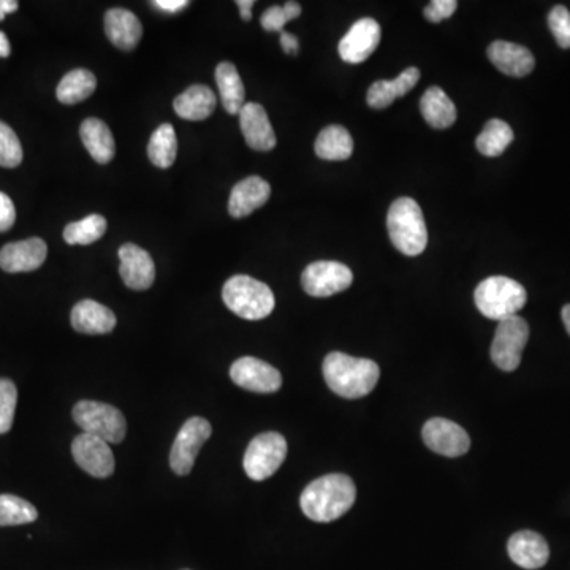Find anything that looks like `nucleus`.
Segmentation results:
<instances>
[{
    "instance_id": "nucleus-40",
    "label": "nucleus",
    "mask_w": 570,
    "mask_h": 570,
    "mask_svg": "<svg viewBox=\"0 0 570 570\" xmlns=\"http://www.w3.org/2000/svg\"><path fill=\"white\" fill-rule=\"evenodd\" d=\"M154 7L159 8L162 12L171 13V15H175V13L181 12L184 8L189 5L187 0H154L152 2Z\"/></svg>"
},
{
    "instance_id": "nucleus-31",
    "label": "nucleus",
    "mask_w": 570,
    "mask_h": 570,
    "mask_svg": "<svg viewBox=\"0 0 570 570\" xmlns=\"http://www.w3.org/2000/svg\"><path fill=\"white\" fill-rule=\"evenodd\" d=\"M178 156V138L171 124H162L152 133L148 145V157L159 168H170Z\"/></svg>"
},
{
    "instance_id": "nucleus-7",
    "label": "nucleus",
    "mask_w": 570,
    "mask_h": 570,
    "mask_svg": "<svg viewBox=\"0 0 570 570\" xmlns=\"http://www.w3.org/2000/svg\"><path fill=\"white\" fill-rule=\"evenodd\" d=\"M287 456V441L279 433H263L247 445L243 466L249 479L255 482L270 479L278 472Z\"/></svg>"
},
{
    "instance_id": "nucleus-28",
    "label": "nucleus",
    "mask_w": 570,
    "mask_h": 570,
    "mask_svg": "<svg viewBox=\"0 0 570 570\" xmlns=\"http://www.w3.org/2000/svg\"><path fill=\"white\" fill-rule=\"evenodd\" d=\"M314 151L323 160H347L354 152V140L346 127L328 126L319 133Z\"/></svg>"
},
{
    "instance_id": "nucleus-18",
    "label": "nucleus",
    "mask_w": 570,
    "mask_h": 570,
    "mask_svg": "<svg viewBox=\"0 0 570 570\" xmlns=\"http://www.w3.org/2000/svg\"><path fill=\"white\" fill-rule=\"evenodd\" d=\"M487 53L491 64L504 75L523 78L536 67V59L532 56L531 51L525 46L517 45V43L498 40V42H493L488 46Z\"/></svg>"
},
{
    "instance_id": "nucleus-30",
    "label": "nucleus",
    "mask_w": 570,
    "mask_h": 570,
    "mask_svg": "<svg viewBox=\"0 0 570 570\" xmlns=\"http://www.w3.org/2000/svg\"><path fill=\"white\" fill-rule=\"evenodd\" d=\"M512 141V127L501 119H491L475 140V146L482 156L499 157L509 148Z\"/></svg>"
},
{
    "instance_id": "nucleus-27",
    "label": "nucleus",
    "mask_w": 570,
    "mask_h": 570,
    "mask_svg": "<svg viewBox=\"0 0 570 570\" xmlns=\"http://www.w3.org/2000/svg\"><path fill=\"white\" fill-rule=\"evenodd\" d=\"M216 81L225 111L230 114H240L246 105V91L235 65L232 62H221L217 65Z\"/></svg>"
},
{
    "instance_id": "nucleus-41",
    "label": "nucleus",
    "mask_w": 570,
    "mask_h": 570,
    "mask_svg": "<svg viewBox=\"0 0 570 570\" xmlns=\"http://www.w3.org/2000/svg\"><path fill=\"white\" fill-rule=\"evenodd\" d=\"M281 45L282 50L287 54H297L298 48H300V45H298V38L295 37V35L290 34V32L285 31L281 32Z\"/></svg>"
},
{
    "instance_id": "nucleus-38",
    "label": "nucleus",
    "mask_w": 570,
    "mask_h": 570,
    "mask_svg": "<svg viewBox=\"0 0 570 570\" xmlns=\"http://www.w3.org/2000/svg\"><path fill=\"white\" fill-rule=\"evenodd\" d=\"M290 18L285 13L284 7H274L268 8L260 19V24H262L263 29L268 32H284L285 24L289 23Z\"/></svg>"
},
{
    "instance_id": "nucleus-19",
    "label": "nucleus",
    "mask_w": 570,
    "mask_h": 570,
    "mask_svg": "<svg viewBox=\"0 0 570 570\" xmlns=\"http://www.w3.org/2000/svg\"><path fill=\"white\" fill-rule=\"evenodd\" d=\"M507 550L513 563L528 570L544 567L550 558L547 540L534 531H520L513 534L507 544Z\"/></svg>"
},
{
    "instance_id": "nucleus-46",
    "label": "nucleus",
    "mask_w": 570,
    "mask_h": 570,
    "mask_svg": "<svg viewBox=\"0 0 570 570\" xmlns=\"http://www.w3.org/2000/svg\"><path fill=\"white\" fill-rule=\"evenodd\" d=\"M561 316H563L564 327H566L567 333H569L570 336V304L564 306Z\"/></svg>"
},
{
    "instance_id": "nucleus-25",
    "label": "nucleus",
    "mask_w": 570,
    "mask_h": 570,
    "mask_svg": "<svg viewBox=\"0 0 570 570\" xmlns=\"http://www.w3.org/2000/svg\"><path fill=\"white\" fill-rule=\"evenodd\" d=\"M80 135L84 148L88 149L95 162L108 164L113 160L116 146L113 133L105 122L95 118L86 119L81 124Z\"/></svg>"
},
{
    "instance_id": "nucleus-20",
    "label": "nucleus",
    "mask_w": 570,
    "mask_h": 570,
    "mask_svg": "<svg viewBox=\"0 0 570 570\" xmlns=\"http://www.w3.org/2000/svg\"><path fill=\"white\" fill-rule=\"evenodd\" d=\"M271 187L260 176H249L233 187L228 202L230 216L241 219L262 208L270 200Z\"/></svg>"
},
{
    "instance_id": "nucleus-37",
    "label": "nucleus",
    "mask_w": 570,
    "mask_h": 570,
    "mask_svg": "<svg viewBox=\"0 0 570 570\" xmlns=\"http://www.w3.org/2000/svg\"><path fill=\"white\" fill-rule=\"evenodd\" d=\"M456 8L458 2L455 0H433L423 13L430 23H441L444 19H449L456 12Z\"/></svg>"
},
{
    "instance_id": "nucleus-29",
    "label": "nucleus",
    "mask_w": 570,
    "mask_h": 570,
    "mask_svg": "<svg viewBox=\"0 0 570 570\" xmlns=\"http://www.w3.org/2000/svg\"><path fill=\"white\" fill-rule=\"evenodd\" d=\"M97 88L94 73L89 70L76 69L62 78L57 86V100L64 105H76L89 99Z\"/></svg>"
},
{
    "instance_id": "nucleus-15",
    "label": "nucleus",
    "mask_w": 570,
    "mask_h": 570,
    "mask_svg": "<svg viewBox=\"0 0 570 570\" xmlns=\"http://www.w3.org/2000/svg\"><path fill=\"white\" fill-rule=\"evenodd\" d=\"M119 274L122 282L132 290H148L156 279V265L149 252L135 246L124 244L119 249Z\"/></svg>"
},
{
    "instance_id": "nucleus-12",
    "label": "nucleus",
    "mask_w": 570,
    "mask_h": 570,
    "mask_svg": "<svg viewBox=\"0 0 570 570\" xmlns=\"http://www.w3.org/2000/svg\"><path fill=\"white\" fill-rule=\"evenodd\" d=\"M422 436L428 449L449 458L463 456L471 449L469 434L447 418L428 420L423 426Z\"/></svg>"
},
{
    "instance_id": "nucleus-3",
    "label": "nucleus",
    "mask_w": 570,
    "mask_h": 570,
    "mask_svg": "<svg viewBox=\"0 0 570 570\" xmlns=\"http://www.w3.org/2000/svg\"><path fill=\"white\" fill-rule=\"evenodd\" d=\"M387 228L393 246L409 257L422 254L428 244V230L422 208L412 198L401 197L390 206Z\"/></svg>"
},
{
    "instance_id": "nucleus-2",
    "label": "nucleus",
    "mask_w": 570,
    "mask_h": 570,
    "mask_svg": "<svg viewBox=\"0 0 570 570\" xmlns=\"http://www.w3.org/2000/svg\"><path fill=\"white\" fill-rule=\"evenodd\" d=\"M323 377L331 392L346 399H358L373 392L379 382L376 361L331 352L323 360Z\"/></svg>"
},
{
    "instance_id": "nucleus-45",
    "label": "nucleus",
    "mask_w": 570,
    "mask_h": 570,
    "mask_svg": "<svg viewBox=\"0 0 570 570\" xmlns=\"http://www.w3.org/2000/svg\"><path fill=\"white\" fill-rule=\"evenodd\" d=\"M10 53H12V48H10L8 37L5 32L0 31V57H8Z\"/></svg>"
},
{
    "instance_id": "nucleus-32",
    "label": "nucleus",
    "mask_w": 570,
    "mask_h": 570,
    "mask_svg": "<svg viewBox=\"0 0 570 570\" xmlns=\"http://www.w3.org/2000/svg\"><path fill=\"white\" fill-rule=\"evenodd\" d=\"M107 232V219L100 214H91L81 221L72 222L64 228V240L67 244H78V246H88V244L99 241Z\"/></svg>"
},
{
    "instance_id": "nucleus-33",
    "label": "nucleus",
    "mask_w": 570,
    "mask_h": 570,
    "mask_svg": "<svg viewBox=\"0 0 570 570\" xmlns=\"http://www.w3.org/2000/svg\"><path fill=\"white\" fill-rule=\"evenodd\" d=\"M37 518V509L31 502L15 494H0V526L29 525Z\"/></svg>"
},
{
    "instance_id": "nucleus-42",
    "label": "nucleus",
    "mask_w": 570,
    "mask_h": 570,
    "mask_svg": "<svg viewBox=\"0 0 570 570\" xmlns=\"http://www.w3.org/2000/svg\"><path fill=\"white\" fill-rule=\"evenodd\" d=\"M18 8L16 0H0V21H4L5 16L15 13Z\"/></svg>"
},
{
    "instance_id": "nucleus-9",
    "label": "nucleus",
    "mask_w": 570,
    "mask_h": 570,
    "mask_svg": "<svg viewBox=\"0 0 570 570\" xmlns=\"http://www.w3.org/2000/svg\"><path fill=\"white\" fill-rule=\"evenodd\" d=\"M211 434L213 428L206 418L192 417L181 426L170 452V466L176 475L190 474L198 452Z\"/></svg>"
},
{
    "instance_id": "nucleus-21",
    "label": "nucleus",
    "mask_w": 570,
    "mask_h": 570,
    "mask_svg": "<svg viewBox=\"0 0 570 570\" xmlns=\"http://www.w3.org/2000/svg\"><path fill=\"white\" fill-rule=\"evenodd\" d=\"M70 322L73 330L83 335H108L118 320L107 306L94 300H83L72 309Z\"/></svg>"
},
{
    "instance_id": "nucleus-39",
    "label": "nucleus",
    "mask_w": 570,
    "mask_h": 570,
    "mask_svg": "<svg viewBox=\"0 0 570 570\" xmlns=\"http://www.w3.org/2000/svg\"><path fill=\"white\" fill-rule=\"evenodd\" d=\"M16 209L12 198L0 192V233L8 232L15 225Z\"/></svg>"
},
{
    "instance_id": "nucleus-23",
    "label": "nucleus",
    "mask_w": 570,
    "mask_h": 570,
    "mask_svg": "<svg viewBox=\"0 0 570 570\" xmlns=\"http://www.w3.org/2000/svg\"><path fill=\"white\" fill-rule=\"evenodd\" d=\"M418 80H420V70L417 67H409L395 80L376 81L369 88L366 102L374 110H384L390 107L398 97H404L407 92L412 91L417 86Z\"/></svg>"
},
{
    "instance_id": "nucleus-35",
    "label": "nucleus",
    "mask_w": 570,
    "mask_h": 570,
    "mask_svg": "<svg viewBox=\"0 0 570 570\" xmlns=\"http://www.w3.org/2000/svg\"><path fill=\"white\" fill-rule=\"evenodd\" d=\"M18 404V388L10 379H0V434L12 430Z\"/></svg>"
},
{
    "instance_id": "nucleus-43",
    "label": "nucleus",
    "mask_w": 570,
    "mask_h": 570,
    "mask_svg": "<svg viewBox=\"0 0 570 570\" xmlns=\"http://www.w3.org/2000/svg\"><path fill=\"white\" fill-rule=\"evenodd\" d=\"M236 5L240 7L241 16L244 21H249L252 18V7H254V0H238Z\"/></svg>"
},
{
    "instance_id": "nucleus-24",
    "label": "nucleus",
    "mask_w": 570,
    "mask_h": 570,
    "mask_svg": "<svg viewBox=\"0 0 570 570\" xmlns=\"http://www.w3.org/2000/svg\"><path fill=\"white\" fill-rule=\"evenodd\" d=\"M216 95L205 84H194L173 102L176 114L186 121H205L216 110Z\"/></svg>"
},
{
    "instance_id": "nucleus-16",
    "label": "nucleus",
    "mask_w": 570,
    "mask_h": 570,
    "mask_svg": "<svg viewBox=\"0 0 570 570\" xmlns=\"http://www.w3.org/2000/svg\"><path fill=\"white\" fill-rule=\"evenodd\" d=\"M48 246L42 238L5 244L0 249V268L5 273H31L45 263Z\"/></svg>"
},
{
    "instance_id": "nucleus-6",
    "label": "nucleus",
    "mask_w": 570,
    "mask_h": 570,
    "mask_svg": "<svg viewBox=\"0 0 570 570\" xmlns=\"http://www.w3.org/2000/svg\"><path fill=\"white\" fill-rule=\"evenodd\" d=\"M73 420L83 433L99 437L108 444H121L126 439V417L111 404L84 399L73 407Z\"/></svg>"
},
{
    "instance_id": "nucleus-14",
    "label": "nucleus",
    "mask_w": 570,
    "mask_h": 570,
    "mask_svg": "<svg viewBox=\"0 0 570 570\" xmlns=\"http://www.w3.org/2000/svg\"><path fill=\"white\" fill-rule=\"evenodd\" d=\"M380 38L382 31L376 19H358L339 42V56L347 64H361L377 50Z\"/></svg>"
},
{
    "instance_id": "nucleus-5",
    "label": "nucleus",
    "mask_w": 570,
    "mask_h": 570,
    "mask_svg": "<svg viewBox=\"0 0 570 570\" xmlns=\"http://www.w3.org/2000/svg\"><path fill=\"white\" fill-rule=\"evenodd\" d=\"M528 300V293L520 282L506 276H491L477 285L474 293L475 306L483 316L491 320L509 319L518 316V311Z\"/></svg>"
},
{
    "instance_id": "nucleus-34",
    "label": "nucleus",
    "mask_w": 570,
    "mask_h": 570,
    "mask_svg": "<svg viewBox=\"0 0 570 570\" xmlns=\"http://www.w3.org/2000/svg\"><path fill=\"white\" fill-rule=\"evenodd\" d=\"M23 162V146L12 127L0 121V167L16 168Z\"/></svg>"
},
{
    "instance_id": "nucleus-8",
    "label": "nucleus",
    "mask_w": 570,
    "mask_h": 570,
    "mask_svg": "<svg viewBox=\"0 0 570 570\" xmlns=\"http://www.w3.org/2000/svg\"><path fill=\"white\" fill-rule=\"evenodd\" d=\"M529 339V327L520 316L509 317L499 322L491 344V360L506 373H512L520 366L521 355Z\"/></svg>"
},
{
    "instance_id": "nucleus-1",
    "label": "nucleus",
    "mask_w": 570,
    "mask_h": 570,
    "mask_svg": "<svg viewBox=\"0 0 570 570\" xmlns=\"http://www.w3.org/2000/svg\"><path fill=\"white\" fill-rule=\"evenodd\" d=\"M357 498V488L349 475L328 474L309 483L301 493L300 506L309 520L330 523L349 512Z\"/></svg>"
},
{
    "instance_id": "nucleus-13",
    "label": "nucleus",
    "mask_w": 570,
    "mask_h": 570,
    "mask_svg": "<svg viewBox=\"0 0 570 570\" xmlns=\"http://www.w3.org/2000/svg\"><path fill=\"white\" fill-rule=\"evenodd\" d=\"M230 377L238 387L254 393H274L282 387L278 369L254 357L236 360L230 368Z\"/></svg>"
},
{
    "instance_id": "nucleus-4",
    "label": "nucleus",
    "mask_w": 570,
    "mask_h": 570,
    "mask_svg": "<svg viewBox=\"0 0 570 570\" xmlns=\"http://www.w3.org/2000/svg\"><path fill=\"white\" fill-rule=\"evenodd\" d=\"M222 300L233 314L246 320H262L273 312V290L263 282L238 274L225 282Z\"/></svg>"
},
{
    "instance_id": "nucleus-44",
    "label": "nucleus",
    "mask_w": 570,
    "mask_h": 570,
    "mask_svg": "<svg viewBox=\"0 0 570 570\" xmlns=\"http://www.w3.org/2000/svg\"><path fill=\"white\" fill-rule=\"evenodd\" d=\"M284 10L287 16H289L290 21L297 19L298 16L301 15V7L298 2H287V4L284 5Z\"/></svg>"
},
{
    "instance_id": "nucleus-36",
    "label": "nucleus",
    "mask_w": 570,
    "mask_h": 570,
    "mask_svg": "<svg viewBox=\"0 0 570 570\" xmlns=\"http://www.w3.org/2000/svg\"><path fill=\"white\" fill-rule=\"evenodd\" d=\"M551 34L564 50L570 48V12L563 5H556L548 15Z\"/></svg>"
},
{
    "instance_id": "nucleus-47",
    "label": "nucleus",
    "mask_w": 570,
    "mask_h": 570,
    "mask_svg": "<svg viewBox=\"0 0 570 570\" xmlns=\"http://www.w3.org/2000/svg\"><path fill=\"white\" fill-rule=\"evenodd\" d=\"M184 570H189V569H184Z\"/></svg>"
},
{
    "instance_id": "nucleus-11",
    "label": "nucleus",
    "mask_w": 570,
    "mask_h": 570,
    "mask_svg": "<svg viewBox=\"0 0 570 570\" xmlns=\"http://www.w3.org/2000/svg\"><path fill=\"white\" fill-rule=\"evenodd\" d=\"M72 455L75 463L95 479H108L116 468L110 444L88 433L73 439Z\"/></svg>"
},
{
    "instance_id": "nucleus-22",
    "label": "nucleus",
    "mask_w": 570,
    "mask_h": 570,
    "mask_svg": "<svg viewBox=\"0 0 570 570\" xmlns=\"http://www.w3.org/2000/svg\"><path fill=\"white\" fill-rule=\"evenodd\" d=\"M105 32L116 48L130 51L140 43L143 26L140 19L126 8H113L105 15Z\"/></svg>"
},
{
    "instance_id": "nucleus-26",
    "label": "nucleus",
    "mask_w": 570,
    "mask_h": 570,
    "mask_svg": "<svg viewBox=\"0 0 570 570\" xmlns=\"http://www.w3.org/2000/svg\"><path fill=\"white\" fill-rule=\"evenodd\" d=\"M420 111L433 129H447L456 121L455 103L437 86L426 89L420 100Z\"/></svg>"
},
{
    "instance_id": "nucleus-17",
    "label": "nucleus",
    "mask_w": 570,
    "mask_h": 570,
    "mask_svg": "<svg viewBox=\"0 0 570 570\" xmlns=\"http://www.w3.org/2000/svg\"><path fill=\"white\" fill-rule=\"evenodd\" d=\"M240 126L247 146L255 151H271L276 146V133L260 103H246L240 111Z\"/></svg>"
},
{
    "instance_id": "nucleus-10",
    "label": "nucleus",
    "mask_w": 570,
    "mask_h": 570,
    "mask_svg": "<svg viewBox=\"0 0 570 570\" xmlns=\"http://www.w3.org/2000/svg\"><path fill=\"white\" fill-rule=\"evenodd\" d=\"M354 282V274L344 263L314 262L306 266L301 274L304 292L314 298H327L349 289Z\"/></svg>"
}]
</instances>
